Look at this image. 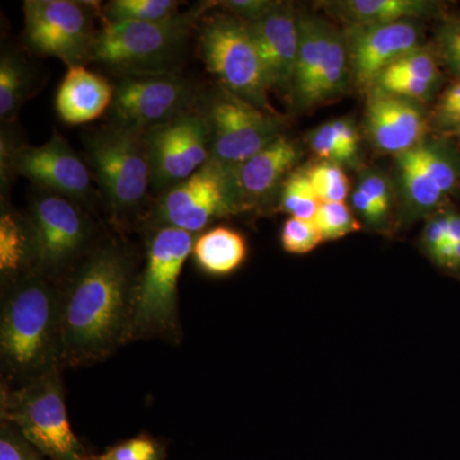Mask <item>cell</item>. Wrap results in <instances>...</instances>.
<instances>
[{
	"label": "cell",
	"instance_id": "6da1fadb",
	"mask_svg": "<svg viewBox=\"0 0 460 460\" xmlns=\"http://www.w3.org/2000/svg\"><path fill=\"white\" fill-rule=\"evenodd\" d=\"M137 263L117 239H102L60 281L62 365L104 361L129 343Z\"/></svg>",
	"mask_w": 460,
	"mask_h": 460
},
{
	"label": "cell",
	"instance_id": "7a4b0ae2",
	"mask_svg": "<svg viewBox=\"0 0 460 460\" xmlns=\"http://www.w3.org/2000/svg\"><path fill=\"white\" fill-rule=\"evenodd\" d=\"M56 368H63L62 290L32 271L2 287L0 385H25Z\"/></svg>",
	"mask_w": 460,
	"mask_h": 460
},
{
	"label": "cell",
	"instance_id": "3957f363",
	"mask_svg": "<svg viewBox=\"0 0 460 460\" xmlns=\"http://www.w3.org/2000/svg\"><path fill=\"white\" fill-rule=\"evenodd\" d=\"M196 237L172 226L148 228L133 290L129 343L147 339L181 343L180 278Z\"/></svg>",
	"mask_w": 460,
	"mask_h": 460
},
{
	"label": "cell",
	"instance_id": "277c9868",
	"mask_svg": "<svg viewBox=\"0 0 460 460\" xmlns=\"http://www.w3.org/2000/svg\"><path fill=\"white\" fill-rule=\"evenodd\" d=\"M62 371L56 368L25 385H0V420L14 426L49 460H91L72 431Z\"/></svg>",
	"mask_w": 460,
	"mask_h": 460
},
{
	"label": "cell",
	"instance_id": "5b68a950",
	"mask_svg": "<svg viewBox=\"0 0 460 460\" xmlns=\"http://www.w3.org/2000/svg\"><path fill=\"white\" fill-rule=\"evenodd\" d=\"M84 144L111 222L127 226L140 210L153 183L145 133L111 124L84 135Z\"/></svg>",
	"mask_w": 460,
	"mask_h": 460
},
{
	"label": "cell",
	"instance_id": "8992f818",
	"mask_svg": "<svg viewBox=\"0 0 460 460\" xmlns=\"http://www.w3.org/2000/svg\"><path fill=\"white\" fill-rule=\"evenodd\" d=\"M199 7L163 22H104L89 60L123 75H166L201 16Z\"/></svg>",
	"mask_w": 460,
	"mask_h": 460
},
{
	"label": "cell",
	"instance_id": "52a82bcc",
	"mask_svg": "<svg viewBox=\"0 0 460 460\" xmlns=\"http://www.w3.org/2000/svg\"><path fill=\"white\" fill-rule=\"evenodd\" d=\"M199 53L220 87L255 107L278 114L269 102V87L247 22L232 14L208 18L199 35Z\"/></svg>",
	"mask_w": 460,
	"mask_h": 460
},
{
	"label": "cell",
	"instance_id": "ba28073f",
	"mask_svg": "<svg viewBox=\"0 0 460 460\" xmlns=\"http://www.w3.org/2000/svg\"><path fill=\"white\" fill-rule=\"evenodd\" d=\"M38 238V266L60 283L99 243L95 228L78 202L57 193L42 192L30 208Z\"/></svg>",
	"mask_w": 460,
	"mask_h": 460
},
{
	"label": "cell",
	"instance_id": "9c48e42d",
	"mask_svg": "<svg viewBox=\"0 0 460 460\" xmlns=\"http://www.w3.org/2000/svg\"><path fill=\"white\" fill-rule=\"evenodd\" d=\"M210 137L211 160L237 166L281 135L278 114L255 107L220 87L201 111Z\"/></svg>",
	"mask_w": 460,
	"mask_h": 460
},
{
	"label": "cell",
	"instance_id": "30bf717a",
	"mask_svg": "<svg viewBox=\"0 0 460 460\" xmlns=\"http://www.w3.org/2000/svg\"><path fill=\"white\" fill-rule=\"evenodd\" d=\"M238 211L228 166L210 160L189 180L163 193L148 228L172 226L198 235L214 220Z\"/></svg>",
	"mask_w": 460,
	"mask_h": 460
},
{
	"label": "cell",
	"instance_id": "8fae6325",
	"mask_svg": "<svg viewBox=\"0 0 460 460\" xmlns=\"http://www.w3.org/2000/svg\"><path fill=\"white\" fill-rule=\"evenodd\" d=\"M23 40L40 56L59 58L68 66L89 60L98 30L86 3L26 0Z\"/></svg>",
	"mask_w": 460,
	"mask_h": 460
},
{
	"label": "cell",
	"instance_id": "7c38bea8",
	"mask_svg": "<svg viewBox=\"0 0 460 460\" xmlns=\"http://www.w3.org/2000/svg\"><path fill=\"white\" fill-rule=\"evenodd\" d=\"M193 87L172 75H123L114 86V126L146 133L190 111Z\"/></svg>",
	"mask_w": 460,
	"mask_h": 460
},
{
	"label": "cell",
	"instance_id": "4fadbf2b",
	"mask_svg": "<svg viewBox=\"0 0 460 460\" xmlns=\"http://www.w3.org/2000/svg\"><path fill=\"white\" fill-rule=\"evenodd\" d=\"M153 166V184L171 190L189 180L211 160L210 137L204 117L186 111L145 133Z\"/></svg>",
	"mask_w": 460,
	"mask_h": 460
},
{
	"label": "cell",
	"instance_id": "5bb4252c",
	"mask_svg": "<svg viewBox=\"0 0 460 460\" xmlns=\"http://www.w3.org/2000/svg\"><path fill=\"white\" fill-rule=\"evenodd\" d=\"M12 172L78 204L89 205L93 183L89 168L58 132L39 146L22 145L14 148Z\"/></svg>",
	"mask_w": 460,
	"mask_h": 460
},
{
	"label": "cell",
	"instance_id": "9a60e30c",
	"mask_svg": "<svg viewBox=\"0 0 460 460\" xmlns=\"http://www.w3.org/2000/svg\"><path fill=\"white\" fill-rule=\"evenodd\" d=\"M343 36L350 75L362 86L375 84L387 66L420 48V39L419 27L410 21L349 25Z\"/></svg>",
	"mask_w": 460,
	"mask_h": 460
},
{
	"label": "cell",
	"instance_id": "2e32d148",
	"mask_svg": "<svg viewBox=\"0 0 460 460\" xmlns=\"http://www.w3.org/2000/svg\"><path fill=\"white\" fill-rule=\"evenodd\" d=\"M269 90L293 96L298 58V16L292 4L279 2L256 22L247 23Z\"/></svg>",
	"mask_w": 460,
	"mask_h": 460
},
{
	"label": "cell",
	"instance_id": "e0dca14e",
	"mask_svg": "<svg viewBox=\"0 0 460 460\" xmlns=\"http://www.w3.org/2000/svg\"><path fill=\"white\" fill-rule=\"evenodd\" d=\"M301 155L298 145L280 135L246 162L228 166L239 211L248 210L270 198L283 186Z\"/></svg>",
	"mask_w": 460,
	"mask_h": 460
},
{
	"label": "cell",
	"instance_id": "ac0fdd59",
	"mask_svg": "<svg viewBox=\"0 0 460 460\" xmlns=\"http://www.w3.org/2000/svg\"><path fill=\"white\" fill-rule=\"evenodd\" d=\"M366 129L378 150L401 155L420 144L425 114L411 100L375 87L366 108Z\"/></svg>",
	"mask_w": 460,
	"mask_h": 460
},
{
	"label": "cell",
	"instance_id": "d6986e66",
	"mask_svg": "<svg viewBox=\"0 0 460 460\" xmlns=\"http://www.w3.org/2000/svg\"><path fill=\"white\" fill-rule=\"evenodd\" d=\"M114 87L83 65L69 66L58 87L56 111L66 124H84L98 119L111 107Z\"/></svg>",
	"mask_w": 460,
	"mask_h": 460
},
{
	"label": "cell",
	"instance_id": "ffe728a7",
	"mask_svg": "<svg viewBox=\"0 0 460 460\" xmlns=\"http://www.w3.org/2000/svg\"><path fill=\"white\" fill-rule=\"evenodd\" d=\"M38 266V238L30 215L2 208L0 215V278L2 287L13 283Z\"/></svg>",
	"mask_w": 460,
	"mask_h": 460
},
{
	"label": "cell",
	"instance_id": "44dd1931",
	"mask_svg": "<svg viewBox=\"0 0 460 460\" xmlns=\"http://www.w3.org/2000/svg\"><path fill=\"white\" fill-rule=\"evenodd\" d=\"M326 7L349 25H387L405 18L436 17L440 5L425 0H344Z\"/></svg>",
	"mask_w": 460,
	"mask_h": 460
},
{
	"label": "cell",
	"instance_id": "7402d4cb",
	"mask_svg": "<svg viewBox=\"0 0 460 460\" xmlns=\"http://www.w3.org/2000/svg\"><path fill=\"white\" fill-rule=\"evenodd\" d=\"M248 255L246 238L229 226H214L199 233L192 248L193 262L210 277H226L238 270Z\"/></svg>",
	"mask_w": 460,
	"mask_h": 460
},
{
	"label": "cell",
	"instance_id": "603a6c76",
	"mask_svg": "<svg viewBox=\"0 0 460 460\" xmlns=\"http://www.w3.org/2000/svg\"><path fill=\"white\" fill-rule=\"evenodd\" d=\"M398 163L402 192L411 214L434 213L447 196L420 163L416 147L398 155Z\"/></svg>",
	"mask_w": 460,
	"mask_h": 460
},
{
	"label": "cell",
	"instance_id": "cb8c5ba5",
	"mask_svg": "<svg viewBox=\"0 0 460 460\" xmlns=\"http://www.w3.org/2000/svg\"><path fill=\"white\" fill-rule=\"evenodd\" d=\"M177 0H113L102 8L105 22H163L181 14Z\"/></svg>",
	"mask_w": 460,
	"mask_h": 460
},
{
	"label": "cell",
	"instance_id": "d4e9b609",
	"mask_svg": "<svg viewBox=\"0 0 460 460\" xmlns=\"http://www.w3.org/2000/svg\"><path fill=\"white\" fill-rule=\"evenodd\" d=\"M30 75L25 63L16 54L3 53L0 59V118L13 119L29 89Z\"/></svg>",
	"mask_w": 460,
	"mask_h": 460
},
{
	"label": "cell",
	"instance_id": "484cf974",
	"mask_svg": "<svg viewBox=\"0 0 460 460\" xmlns=\"http://www.w3.org/2000/svg\"><path fill=\"white\" fill-rule=\"evenodd\" d=\"M320 204L307 169L290 172L281 186L280 210L293 217L313 222Z\"/></svg>",
	"mask_w": 460,
	"mask_h": 460
},
{
	"label": "cell",
	"instance_id": "4316f807",
	"mask_svg": "<svg viewBox=\"0 0 460 460\" xmlns=\"http://www.w3.org/2000/svg\"><path fill=\"white\" fill-rule=\"evenodd\" d=\"M313 222L323 241H337L361 229V224L344 202H321Z\"/></svg>",
	"mask_w": 460,
	"mask_h": 460
},
{
	"label": "cell",
	"instance_id": "83f0119b",
	"mask_svg": "<svg viewBox=\"0 0 460 460\" xmlns=\"http://www.w3.org/2000/svg\"><path fill=\"white\" fill-rule=\"evenodd\" d=\"M308 177L321 202H344L349 193V180L341 165L323 162L307 169Z\"/></svg>",
	"mask_w": 460,
	"mask_h": 460
},
{
	"label": "cell",
	"instance_id": "f1b7e54d",
	"mask_svg": "<svg viewBox=\"0 0 460 460\" xmlns=\"http://www.w3.org/2000/svg\"><path fill=\"white\" fill-rule=\"evenodd\" d=\"M164 445L150 435H138L109 447L91 460H165Z\"/></svg>",
	"mask_w": 460,
	"mask_h": 460
},
{
	"label": "cell",
	"instance_id": "f546056e",
	"mask_svg": "<svg viewBox=\"0 0 460 460\" xmlns=\"http://www.w3.org/2000/svg\"><path fill=\"white\" fill-rule=\"evenodd\" d=\"M386 72L410 75L416 80L423 81L438 86L441 80L440 69L435 57L423 48H417L404 57L399 58L392 66H387Z\"/></svg>",
	"mask_w": 460,
	"mask_h": 460
},
{
	"label": "cell",
	"instance_id": "4dcf8cb0",
	"mask_svg": "<svg viewBox=\"0 0 460 460\" xmlns=\"http://www.w3.org/2000/svg\"><path fill=\"white\" fill-rule=\"evenodd\" d=\"M280 241L286 252L305 255L319 246L323 239L314 222L290 217L281 228Z\"/></svg>",
	"mask_w": 460,
	"mask_h": 460
},
{
	"label": "cell",
	"instance_id": "1f68e13d",
	"mask_svg": "<svg viewBox=\"0 0 460 460\" xmlns=\"http://www.w3.org/2000/svg\"><path fill=\"white\" fill-rule=\"evenodd\" d=\"M0 460H49L14 426L0 420Z\"/></svg>",
	"mask_w": 460,
	"mask_h": 460
},
{
	"label": "cell",
	"instance_id": "d6a6232c",
	"mask_svg": "<svg viewBox=\"0 0 460 460\" xmlns=\"http://www.w3.org/2000/svg\"><path fill=\"white\" fill-rule=\"evenodd\" d=\"M377 89L405 99H429L434 93V84L423 83L410 75L384 71L375 81Z\"/></svg>",
	"mask_w": 460,
	"mask_h": 460
},
{
	"label": "cell",
	"instance_id": "836d02e7",
	"mask_svg": "<svg viewBox=\"0 0 460 460\" xmlns=\"http://www.w3.org/2000/svg\"><path fill=\"white\" fill-rule=\"evenodd\" d=\"M308 145L314 155L323 162L334 163V164H349L347 154L338 140L337 129L334 122L325 123L308 136Z\"/></svg>",
	"mask_w": 460,
	"mask_h": 460
},
{
	"label": "cell",
	"instance_id": "e575fe53",
	"mask_svg": "<svg viewBox=\"0 0 460 460\" xmlns=\"http://www.w3.org/2000/svg\"><path fill=\"white\" fill-rule=\"evenodd\" d=\"M436 41L445 65L460 80V17L447 21L438 30Z\"/></svg>",
	"mask_w": 460,
	"mask_h": 460
},
{
	"label": "cell",
	"instance_id": "d590c367",
	"mask_svg": "<svg viewBox=\"0 0 460 460\" xmlns=\"http://www.w3.org/2000/svg\"><path fill=\"white\" fill-rule=\"evenodd\" d=\"M436 120L444 129H456L460 124V80L447 87L438 100Z\"/></svg>",
	"mask_w": 460,
	"mask_h": 460
},
{
	"label": "cell",
	"instance_id": "8d00e7d4",
	"mask_svg": "<svg viewBox=\"0 0 460 460\" xmlns=\"http://www.w3.org/2000/svg\"><path fill=\"white\" fill-rule=\"evenodd\" d=\"M279 2L271 0H228L220 2V7L228 9L232 16L244 21V22H256L260 18L266 16Z\"/></svg>",
	"mask_w": 460,
	"mask_h": 460
},
{
	"label": "cell",
	"instance_id": "74e56055",
	"mask_svg": "<svg viewBox=\"0 0 460 460\" xmlns=\"http://www.w3.org/2000/svg\"><path fill=\"white\" fill-rule=\"evenodd\" d=\"M358 187L375 204L389 214L392 206V189L383 174L377 172H366L359 181Z\"/></svg>",
	"mask_w": 460,
	"mask_h": 460
},
{
	"label": "cell",
	"instance_id": "f35d334b",
	"mask_svg": "<svg viewBox=\"0 0 460 460\" xmlns=\"http://www.w3.org/2000/svg\"><path fill=\"white\" fill-rule=\"evenodd\" d=\"M447 229H449V210L434 214L429 220L428 226L423 230L422 243L429 256L438 248L447 243Z\"/></svg>",
	"mask_w": 460,
	"mask_h": 460
},
{
	"label": "cell",
	"instance_id": "ab89813d",
	"mask_svg": "<svg viewBox=\"0 0 460 460\" xmlns=\"http://www.w3.org/2000/svg\"><path fill=\"white\" fill-rule=\"evenodd\" d=\"M352 202L357 213L361 215L362 219L370 224L374 228L385 226L387 222L386 211L374 201L359 187H357L352 195Z\"/></svg>",
	"mask_w": 460,
	"mask_h": 460
},
{
	"label": "cell",
	"instance_id": "60d3db41",
	"mask_svg": "<svg viewBox=\"0 0 460 460\" xmlns=\"http://www.w3.org/2000/svg\"><path fill=\"white\" fill-rule=\"evenodd\" d=\"M334 126L337 129L338 140L344 148L349 163L356 162L359 151L358 131L350 120H334Z\"/></svg>",
	"mask_w": 460,
	"mask_h": 460
},
{
	"label": "cell",
	"instance_id": "b9f144b4",
	"mask_svg": "<svg viewBox=\"0 0 460 460\" xmlns=\"http://www.w3.org/2000/svg\"><path fill=\"white\" fill-rule=\"evenodd\" d=\"M447 243H460V214L449 210V229H447Z\"/></svg>",
	"mask_w": 460,
	"mask_h": 460
},
{
	"label": "cell",
	"instance_id": "7bdbcfd3",
	"mask_svg": "<svg viewBox=\"0 0 460 460\" xmlns=\"http://www.w3.org/2000/svg\"><path fill=\"white\" fill-rule=\"evenodd\" d=\"M456 132H458V135L460 136V124L458 127H456Z\"/></svg>",
	"mask_w": 460,
	"mask_h": 460
}]
</instances>
